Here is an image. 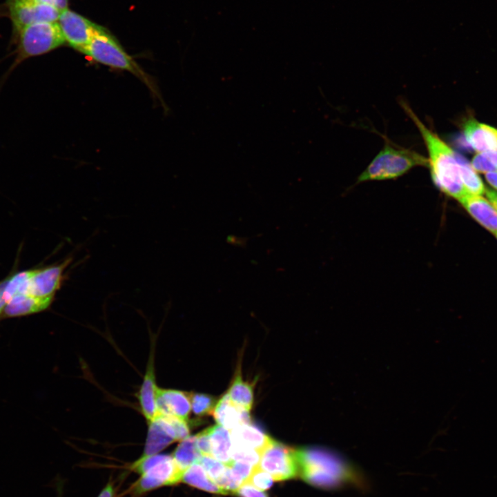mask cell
<instances>
[{
	"instance_id": "6da1fadb",
	"label": "cell",
	"mask_w": 497,
	"mask_h": 497,
	"mask_svg": "<svg viewBox=\"0 0 497 497\" xmlns=\"http://www.w3.org/2000/svg\"><path fill=\"white\" fill-rule=\"evenodd\" d=\"M298 476L315 487L336 490L364 487V478L346 458L331 449L310 447L295 449Z\"/></svg>"
},
{
	"instance_id": "7a4b0ae2",
	"label": "cell",
	"mask_w": 497,
	"mask_h": 497,
	"mask_svg": "<svg viewBox=\"0 0 497 497\" xmlns=\"http://www.w3.org/2000/svg\"><path fill=\"white\" fill-rule=\"evenodd\" d=\"M402 106L424 140L429 155L428 167L435 185L458 200L469 194L461 179L457 153L428 128L407 104L403 103Z\"/></svg>"
},
{
	"instance_id": "3957f363",
	"label": "cell",
	"mask_w": 497,
	"mask_h": 497,
	"mask_svg": "<svg viewBox=\"0 0 497 497\" xmlns=\"http://www.w3.org/2000/svg\"><path fill=\"white\" fill-rule=\"evenodd\" d=\"M12 41L16 45L14 58L6 77L26 60L46 54L66 43L57 21L30 25L13 36Z\"/></svg>"
},
{
	"instance_id": "277c9868",
	"label": "cell",
	"mask_w": 497,
	"mask_h": 497,
	"mask_svg": "<svg viewBox=\"0 0 497 497\" xmlns=\"http://www.w3.org/2000/svg\"><path fill=\"white\" fill-rule=\"evenodd\" d=\"M428 165V158L424 155L387 141L357 182L394 179L416 166Z\"/></svg>"
},
{
	"instance_id": "5b68a950",
	"label": "cell",
	"mask_w": 497,
	"mask_h": 497,
	"mask_svg": "<svg viewBox=\"0 0 497 497\" xmlns=\"http://www.w3.org/2000/svg\"><path fill=\"white\" fill-rule=\"evenodd\" d=\"M130 469L140 475L133 487V491L136 495L178 484L184 473L171 454L160 453L148 456H141L130 465Z\"/></svg>"
},
{
	"instance_id": "8992f818",
	"label": "cell",
	"mask_w": 497,
	"mask_h": 497,
	"mask_svg": "<svg viewBox=\"0 0 497 497\" xmlns=\"http://www.w3.org/2000/svg\"><path fill=\"white\" fill-rule=\"evenodd\" d=\"M84 54L98 63L129 71L155 92L150 78L104 27L91 39Z\"/></svg>"
},
{
	"instance_id": "52a82bcc",
	"label": "cell",
	"mask_w": 497,
	"mask_h": 497,
	"mask_svg": "<svg viewBox=\"0 0 497 497\" xmlns=\"http://www.w3.org/2000/svg\"><path fill=\"white\" fill-rule=\"evenodd\" d=\"M187 421L164 415H157L148 422V432L142 456L159 454L175 441L189 436Z\"/></svg>"
},
{
	"instance_id": "ba28073f",
	"label": "cell",
	"mask_w": 497,
	"mask_h": 497,
	"mask_svg": "<svg viewBox=\"0 0 497 497\" xmlns=\"http://www.w3.org/2000/svg\"><path fill=\"white\" fill-rule=\"evenodd\" d=\"M5 3L12 26V37L30 25L57 21L61 13L55 7L36 0H6Z\"/></svg>"
},
{
	"instance_id": "9c48e42d",
	"label": "cell",
	"mask_w": 497,
	"mask_h": 497,
	"mask_svg": "<svg viewBox=\"0 0 497 497\" xmlns=\"http://www.w3.org/2000/svg\"><path fill=\"white\" fill-rule=\"evenodd\" d=\"M258 466L275 481L289 480L298 476L295 449L272 438L261 451Z\"/></svg>"
},
{
	"instance_id": "30bf717a",
	"label": "cell",
	"mask_w": 497,
	"mask_h": 497,
	"mask_svg": "<svg viewBox=\"0 0 497 497\" xmlns=\"http://www.w3.org/2000/svg\"><path fill=\"white\" fill-rule=\"evenodd\" d=\"M57 23L66 43L82 53L102 28L69 8L61 12Z\"/></svg>"
},
{
	"instance_id": "8fae6325",
	"label": "cell",
	"mask_w": 497,
	"mask_h": 497,
	"mask_svg": "<svg viewBox=\"0 0 497 497\" xmlns=\"http://www.w3.org/2000/svg\"><path fill=\"white\" fill-rule=\"evenodd\" d=\"M71 259H66L61 264L41 270H36L35 274L20 286L17 293L35 297L53 295L60 287L64 272Z\"/></svg>"
},
{
	"instance_id": "7c38bea8",
	"label": "cell",
	"mask_w": 497,
	"mask_h": 497,
	"mask_svg": "<svg viewBox=\"0 0 497 497\" xmlns=\"http://www.w3.org/2000/svg\"><path fill=\"white\" fill-rule=\"evenodd\" d=\"M158 387L155 373L154 347H151L143 381L137 396L141 412L147 422L153 420L158 415L157 407Z\"/></svg>"
},
{
	"instance_id": "4fadbf2b",
	"label": "cell",
	"mask_w": 497,
	"mask_h": 497,
	"mask_svg": "<svg viewBox=\"0 0 497 497\" xmlns=\"http://www.w3.org/2000/svg\"><path fill=\"white\" fill-rule=\"evenodd\" d=\"M157 407L158 415L170 416L187 421L191 410V393L158 387Z\"/></svg>"
},
{
	"instance_id": "5bb4252c",
	"label": "cell",
	"mask_w": 497,
	"mask_h": 497,
	"mask_svg": "<svg viewBox=\"0 0 497 497\" xmlns=\"http://www.w3.org/2000/svg\"><path fill=\"white\" fill-rule=\"evenodd\" d=\"M464 135L470 146L478 153L497 152V129L474 120L464 125Z\"/></svg>"
},
{
	"instance_id": "9a60e30c",
	"label": "cell",
	"mask_w": 497,
	"mask_h": 497,
	"mask_svg": "<svg viewBox=\"0 0 497 497\" xmlns=\"http://www.w3.org/2000/svg\"><path fill=\"white\" fill-rule=\"evenodd\" d=\"M482 226L497 233V210L480 195L467 194L458 200Z\"/></svg>"
},
{
	"instance_id": "2e32d148",
	"label": "cell",
	"mask_w": 497,
	"mask_h": 497,
	"mask_svg": "<svg viewBox=\"0 0 497 497\" xmlns=\"http://www.w3.org/2000/svg\"><path fill=\"white\" fill-rule=\"evenodd\" d=\"M213 415L217 425L229 431L242 424L251 423L249 411L233 403L227 393L217 401Z\"/></svg>"
},
{
	"instance_id": "e0dca14e",
	"label": "cell",
	"mask_w": 497,
	"mask_h": 497,
	"mask_svg": "<svg viewBox=\"0 0 497 497\" xmlns=\"http://www.w3.org/2000/svg\"><path fill=\"white\" fill-rule=\"evenodd\" d=\"M53 295L35 297L30 295L17 293L4 308L7 316H19L40 312L51 304Z\"/></svg>"
},
{
	"instance_id": "ac0fdd59",
	"label": "cell",
	"mask_w": 497,
	"mask_h": 497,
	"mask_svg": "<svg viewBox=\"0 0 497 497\" xmlns=\"http://www.w3.org/2000/svg\"><path fill=\"white\" fill-rule=\"evenodd\" d=\"M230 433L233 444L249 447L260 453L271 439L251 423L239 425L230 431Z\"/></svg>"
},
{
	"instance_id": "d6986e66",
	"label": "cell",
	"mask_w": 497,
	"mask_h": 497,
	"mask_svg": "<svg viewBox=\"0 0 497 497\" xmlns=\"http://www.w3.org/2000/svg\"><path fill=\"white\" fill-rule=\"evenodd\" d=\"M210 441L211 456L228 465L233 461V443L230 431L220 425L210 427Z\"/></svg>"
},
{
	"instance_id": "ffe728a7",
	"label": "cell",
	"mask_w": 497,
	"mask_h": 497,
	"mask_svg": "<svg viewBox=\"0 0 497 497\" xmlns=\"http://www.w3.org/2000/svg\"><path fill=\"white\" fill-rule=\"evenodd\" d=\"M181 482L208 492L217 494H227L208 476L204 468L198 462L193 464L184 471Z\"/></svg>"
},
{
	"instance_id": "44dd1931",
	"label": "cell",
	"mask_w": 497,
	"mask_h": 497,
	"mask_svg": "<svg viewBox=\"0 0 497 497\" xmlns=\"http://www.w3.org/2000/svg\"><path fill=\"white\" fill-rule=\"evenodd\" d=\"M227 393L233 403L250 411L253 403V389L248 382L242 380L240 367Z\"/></svg>"
},
{
	"instance_id": "7402d4cb",
	"label": "cell",
	"mask_w": 497,
	"mask_h": 497,
	"mask_svg": "<svg viewBox=\"0 0 497 497\" xmlns=\"http://www.w3.org/2000/svg\"><path fill=\"white\" fill-rule=\"evenodd\" d=\"M171 455L183 471L193 464L197 462L202 456L197 448L195 436H189L181 440Z\"/></svg>"
},
{
	"instance_id": "603a6c76",
	"label": "cell",
	"mask_w": 497,
	"mask_h": 497,
	"mask_svg": "<svg viewBox=\"0 0 497 497\" xmlns=\"http://www.w3.org/2000/svg\"><path fill=\"white\" fill-rule=\"evenodd\" d=\"M457 159L461 179L468 193L474 195L483 194L485 192L484 184L475 170L460 154L457 153Z\"/></svg>"
},
{
	"instance_id": "cb8c5ba5",
	"label": "cell",
	"mask_w": 497,
	"mask_h": 497,
	"mask_svg": "<svg viewBox=\"0 0 497 497\" xmlns=\"http://www.w3.org/2000/svg\"><path fill=\"white\" fill-rule=\"evenodd\" d=\"M191 409L199 416L213 414L217 402L212 396L204 393H191Z\"/></svg>"
},
{
	"instance_id": "d4e9b609",
	"label": "cell",
	"mask_w": 497,
	"mask_h": 497,
	"mask_svg": "<svg viewBox=\"0 0 497 497\" xmlns=\"http://www.w3.org/2000/svg\"><path fill=\"white\" fill-rule=\"evenodd\" d=\"M227 494H235V491L244 483V480L236 474L232 469L226 465L222 475L215 482Z\"/></svg>"
},
{
	"instance_id": "484cf974",
	"label": "cell",
	"mask_w": 497,
	"mask_h": 497,
	"mask_svg": "<svg viewBox=\"0 0 497 497\" xmlns=\"http://www.w3.org/2000/svg\"><path fill=\"white\" fill-rule=\"evenodd\" d=\"M231 458L234 461L243 462L256 466L260 462V452L249 447L233 444Z\"/></svg>"
},
{
	"instance_id": "4316f807",
	"label": "cell",
	"mask_w": 497,
	"mask_h": 497,
	"mask_svg": "<svg viewBox=\"0 0 497 497\" xmlns=\"http://www.w3.org/2000/svg\"><path fill=\"white\" fill-rule=\"evenodd\" d=\"M273 480L272 476L268 472L256 465L253 467L245 483L253 485L258 489L265 491L272 486Z\"/></svg>"
},
{
	"instance_id": "83f0119b",
	"label": "cell",
	"mask_w": 497,
	"mask_h": 497,
	"mask_svg": "<svg viewBox=\"0 0 497 497\" xmlns=\"http://www.w3.org/2000/svg\"><path fill=\"white\" fill-rule=\"evenodd\" d=\"M197 462L214 482L222 475L226 467V465L211 456H202Z\"/></svg>"
},
{
	"instance_id": "f1b7e54d",
	"label": "cell",
	"mask_w": 497,
	"mask_h": 497,
	"mask_svg": "<svg viewBox=\"0 0 497 497\" xmlns=\"http://www.w3.org/2000/svg\"><path fill=\"white\" fill-rule=\"evenodd\" d=\"M196 444L202 456H211L210 427L195 435Z\"/></svg>"
},
{
	"instance_id": "f546056e",
	"label": "cell",
	"mask_w": 497,
	"mask_h": 497,
	"mask_svg": "<svg viewBox=\"0 0 497 497\" xmlns=\"http://www.w3.org/2000/svg\"><path fill=\"white\" fill-rule=\"evenodd\" d=\"M471 166L475 170L481 173L497 171L487 158L481 153H478L473 158Z\"/></svg>"
},
{
	"instance_id": "4dcf8cb0",
	"label": "cell",
	"mask_w": 497,
	"mask_h": 497,
	"mask_svg": "<svg viewBox=\"0 0 497 497\" xmlns=\"http://www.w3.org/2000/svg\"><path fill=\"white\" fill-rule=\"evenodd\" d=\"M227 466L230 467L236 474L240 476L244 480V483L255 467L246 462L234 460Z\"/></svg>"
},
{
	"instance_id": "1f68e13d",
	"label": "cell",
	"mask_w": 497,
	"mask_h": 497,
	"mask_svg": "<svg viewBox=\"0 0 497 497\" xmlns=\"http://www.w3.org/2000/svg\"><path fill=\"white\" fill-rule=\"evenodd\" d=\"M235 494L239 497H268L264 492L247 483H243Z\"/></svg>"
},
{
	"instance_id": "d6a6232c",
	"label": "cell",
	"mask_w": 497,
	"mask_h": 497,
	"mask_svg": "<svg viewBox=\"0 0 497 497\" xmlns=\"http://www.w3.org/2000/svg\"><path fill=\"white\" fill-rule=\"evenodd\" d=\"M40 3L52 6L60 12L68 8V0H36Z\"/></svg>"
},
{
	"instance_id": "836d02e7",
	"label": "cell",
	"mask_w": 497,
	"mask_h": 497,
	"mask_svg": "<svg viewBox=\"0 0 497 497\" xmlns=\"http://www.w3.org/2000/svg\"><path fill=\"white\" fill-rule=\"evenodd\" d=\"M97 497H115V489L110 482L103 488Z\"/></svg>"
},
{
	"instance_id": "e575fe53",
	"label": "cell",
	"mask_w": 497,
	"mask_h": 497,
	"mask_svg": "<svg viewBox=\"0 0 497 497\" xmlns=\"http://www.w3.org/2000/svg\"><path fill=\"white\" fill-rule=\"evenodd\" d=\"M7 279L0 283V313L7 305V302L4 296V290L6 288Z\"/></svg>"
},
{
	"instance_id": "d590c367",
	"label": "cell",
	"mask_w": 497,
	"mask_h": 497,
	"mask_svg": "<svg viewBox=\"0 0 497 497\" xmlns=\"http://www.w3.org/2000/svg\"><path fill=\"white\" fill-rule=\"evenodd\" d=\"M485 177L487 182L497 189V171L486 173Z\"/></svg>"
},
{
	"instance_id": "8d00e7d4",
	"label": "cell",
	"mask_w": 497,
	"mask_h": 497,
	"mask_svg": "<svg viewBox=\"0 0 497 497\" xmlns=\"http://www.w3.org/2000/svg\"><path fill=\"white\" fill-rule=\"evenodd\" d=\"M487 197L493 204L494 207L497 210V192L491 189L487 188L485 190Z\"/></svg>"
},
{
	"instance_id": "74e56055",
	"label": "cell",
	"mask_w": 497,
	"mask_h": 497,
	"mask_svg": "<svg viewBox=\"0 0 497 497\" xmlns=\"http://www.w3.org/2000/svg\"><path fill=\"white\" fill-rule=\"evenodd\" d=\"M3 17H8V12L6 3L0 5V18Z\"/></svg>"
},
{
	"instance_id": "f35d334b",
	"label": "cell",
	"mask_w": 497,
	"mask_h": 497,
	"mask_svg": "<svg viewBox=\"0 0 497 497\" xmlns=\"http://www.w3.org/2000/svg\"><path fill=\"white\" fill-rule=\"evenodd\" d=\"M495 235H496V236L497 237V233H496V234H495Z\"/></svg>"
}]
</instances>
